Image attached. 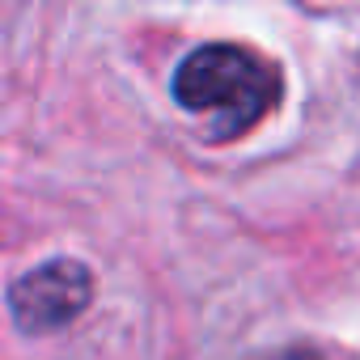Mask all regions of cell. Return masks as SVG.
I'll use <instances>...</instances> for the list:
<instances>
[{
	"instance_id": "6da1fadb",
	"label": "cell",
	"mask_w": 360,
	"mask_h": 360,
	"mask_svg": "<svg viewBox=\"0 0 360 360\" xmlns=\"http://www.w3.org/2000/svg\"><path fill=\"white\" fill-rule=\"evenodd\" d=\"M174 102L191 115H204L217 140H233L271 115L280 102V72L250 47L208 43L178 64Z\"/></svg>"
},
{
	"instance_id": "7a4b0ae2",
	"label": "cell",
	"mask_w": 360,
	"mask_h": 360,
	"mask_svg": "<svg viewBox=\"0 0 360 360\" xmlns=\"http://www.w3.org/2000/svg\"><path fill=\"white\" fill-rule=\"evenodd\" d=\"M94 301V271L77 259H47L22 271L9 288L13 326L30 339L72 326Z\"/></svg>"
},
{
	"instance_id": "3957f363",
	"label": "cell",
	"mask_w": 360,
	"mask_h": 360,
	"mask_svg": "<svg viewBox=\"0 0 360 360\" xmlns=\"http://www.w3.org/2000/svg\"><path fill=\"white\" fill-rule=\"evenodd\" d=\"M267 360H322V352L309 347V343H292V347H284V352H276V356H267Z\"/></svg>"
}]
</instances>
